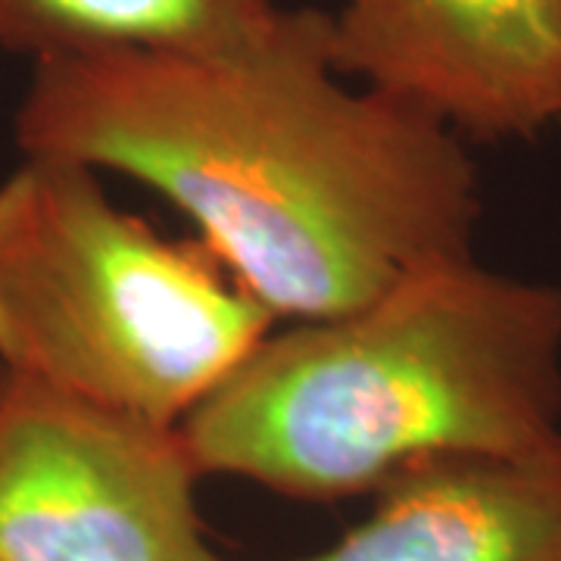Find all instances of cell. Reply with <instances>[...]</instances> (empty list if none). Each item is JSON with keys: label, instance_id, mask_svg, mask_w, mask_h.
Here are the masks:
<instances>
[{"label": "cell", "instance_id": "obj_1", "mask_svg": "<svg viewBox=\"0 0 561 561\" xmlns=\"http://www.w3.org/2000/svg\"><path fill=\"white\" fill-rule=\"evenodd\" d=\"M22 157L153 187L275 321L341 316L471 256L481 181L465 140L343 79L328 13L290 10L241 50H106L32 62Z\"/></svg>", "mask_w": 561, "mask_h": 561}, {"label": "cell", "instance_id": "obj_2", "mask_svg": "<svg viewBox=\"0 0 561 561\" xmlns=\"http://www.w3.org/2000/svg\"><path fill=\"white\" fill-rule=\"evenodd\" d=\"M201 474L337 502L453 456L561 440V284L434 262L272 331L181 421Z\"/></svg>", "mask_w": 561, "mask_h": 561}, {"label": "cell", "instance_id": "obj_3", "mask_svg": "<svg viewBox=\"0 0 561 561\" xmlns=\"http://www.w3.org/2000/svg\"><path fill=\"white\" fill-rule=\"evenodd\" d=\"M275 328L203 243L22 157L0 181V368L157 424L187 419Z\"/></svg>", "mask_w": 561, "mask_h": 561}, {"label": "cell", "instance_id": "obj_4", "mask_svg": "<svg viewBox=\"0 0 561 561\" xmlns=\"http://www.w3.org/2000/svg\"><path fill=\"white\" fill-rule=\"evenodd\" d=\"M175 424L0 368V561H221Z\"/></svg>", "mask_w": 561, "mask_h": 561}, {"label": "cell", "instance_id": "obj_5", "mask_svg": "<svg viewBox=\"0 0 561 561\" xmlns=\"http://www.w3.org/2000/svg\"><path fill=\"white\" fill-rule=\"evenodd\" d=\"M331 62L461 140L561 125V0H343Z\"/></svg>", "mask_w": 561, "mask_h": 561}, {"label": "cell", "instance_id": "obj_6", "mask_svg": "<svg viewBox=\"0 0 561 561\" xmlns=\"http://www.w3.org/2000/svg\"><path fill=\"white\" fill-rule=\"evenodd\" d=\"M290 561H561V440L415 465L356 530Z\"/></svg>", "mask_w": 561, "mask_h": 561}, {"label": "cell", "instance_id": "obj_7", "mask_svg": "<svg viewBox=\"0 0 561 561\" xmlns=\"http://www.w3.org/2000/svg\"><path fill=\"white\" fill-rule=\"evenodd\" d=\"M278 0H0V50L32 62L106 50H241L272 38Z\"/></svg>", "mask_w": 561, "mask_h": 561}]
</instances>
